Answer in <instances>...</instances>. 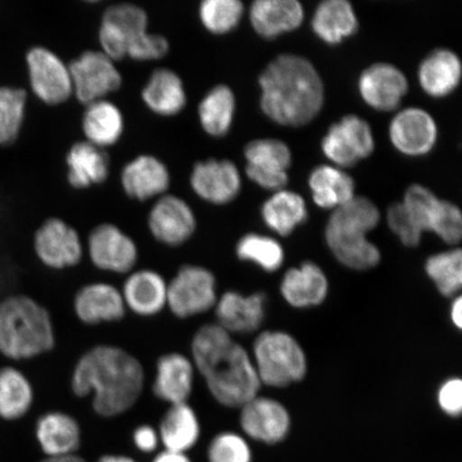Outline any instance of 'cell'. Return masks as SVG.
Returning a JSON list of instances; mask_svg holds the SVG:
<instances>
[{"label": "cell", "mask_w": 462, "mask_h": 462, "mask_svg": "<svg viewBox=\"0 0 462 462\" xmlns=\"http://www.w3.org/2000/svg\"><path fill=\"white\" fill-rule=\"evenodd\" d=\"M146 373L138 357L123 346L99 344L80 356L73 366L70 390L78 398L89 397L97 417L116 419L140 402Z\"/></svg>", "instance_id": "1"}, {"label": "cell", "mask_w": 462, "mask_h": 462, "mask_svg": "<svg viewBox=\"0 0 462 462\" xmlns=\"http://www.w3.org/2000/svg\"><path fill=\"white\" fill-rule=\"evenodd\" d=\"M189 356L213 400L240 409L257 396L260 386L252 356L217 323H206L190 339Z\"/></svg>", "instance_id": "2"}, {"label": "cell", "mask_w": 462, "mask_h": 462, "mask_svg": "<svg viewBox=\"0 0 462 462\" xmlns=\"http://www.w3.org/2000/svg\"><path fill=\"white\" fill-rule=\"evenodd\" d=\"M260 107L268 118L285 126H302L315 119L325 103L319 73L306 58L276 57L259 77Z\"/></svg>", "instance_id": "3"}, {"label": "cell", "mask_w": 462, "mask_h": 462, "mask_svg": "<svg viewBox=\"0 0 462 462\" xmlns=\"http://www.w3.org/2000/svg\"><path fill=\"white\" fill-rule=\"evenodd\" d=\"M57 344L53 318L36 299L15 294L0 303V354L26 361L50 354Z\"/></svg>", "instance_id": "4"}, {"label": "cell", "mask_w": 462, "mask_h": 462, "mask_svg": "<svg viewBox=\"0 0 462 462\" xmlns=\"http://www.w3.org/2000/svg\"><path fill=\"white\" fill-rule=\"evenodd\" d=\"M380 218L378 207L363 196H355L333 211L326 238L340 263L354 270H368L379 263V248L367 239V235L378 226Z\"/></svg>", "instance_id": "5"}, {"label": "cell", "mask_w": 462, "mask_h": 462, "mask_svg": "<svg viewBox=\"0 0 462 462\" xmlns=\"http://www.w3.org/2000/svg\"><path fill=\"white\" fill-rule=\"evenodd\" d=\"M253 362L260 383L284 388L302 380L308 369L302 346L284 332H263L253 346Z\"/></svg>", "instance_id": "6"}, {"label": "cell", "mask_w": 462, "mask_h": 462, "mask_svg": "<svg viewBox=\"0 0 462 462\" xmlns=\"http://www.w3.org/2000/svg\"><path fill=\"white\" fill-rule=\"evenodd\" d=\"M217 299L215 273L204 265L186 263L169 281L166 310L177 319H192L213 310Z\"/></svg>", "instance_id": "7"}, {"label": "cell", "mask_w": 462, "mask_h": 462, "mask_svg": "<svg viewBox=\"0 0 462 462\" xmlns=\"http://www.w3.org/2000/svg\"><path fill=\"white\" fill-rule=\"evenodd\" d=\"M86 252L96 269L115 275H128L137 268L140 259L135 241L113 224L92 229Z\"/></svg>", "instance_id": "8"}, {"label": "cell", "mask_w": 462, "mask_h": 462, "mask_svg": "<svg viewBox=\"0 0 462 462\" xmlns=\"http://www.w3.org/2000/svg\"><path fill=\"white\" fill-rule=\"evenodd\" d=\"M323 154L338 169L371 157L374 138L371 125L356 115H346L328 129L321 143Z\"/></svg>", "instance_id": "9"}, {"label": "cell", "mask_w": 462, "mask_h": 462, "mask_svg": "<svg viewBox=\"0 0 462 462\" xmlns=\"http://www.w3.org/2000/svg\"><path fill=\"white\" fill-rule=\"evenodd\" d=\"M34 253L44 267L65 271L79 267L85 247L77 230L60 218H50L34 234Z\"/></svg>", "instance_id": "10"}, {"label": "cell", "mask_w": 462, "mask_h": 462, "mask_svg": "<svg viewBox=\"0 0 462 462\" xmlns=\"http://www.w3.org/2000/svg\"><path fill=\"white\" fill-rule=\"evenodd\" d=\"M245 155L246 175L253 182L275 192L285 189L292 154L284 142L275 138L253 141L247 144Z\"/></svg>", "instance_id": "11"}, {"label": "cell", "mask_w": 462, "mask_h": 462, "mask_svg": "<svg viewBox=\"0 0 462 462\" xmlns=\"http://www.w3.org/2000/svg\"><path fill=\"white\" fill-rule=\"evenodd\" d=\"M72 88L86 104L100 101L121 85V75L111 58L100 51H86L70 67Z\"/></svg>", "instance_id": "12"}, {"label": "cell", "mask_w": 462, "mask_h": 462, "mask_svg": "<svg viewBox=\"0 0 462 462\" xmlns=\"http://www.w3.org/2000/svg\"><path fill=\"white\" fill-rule=\"evenodd\" d=\"M72 310L77 319L88 327L120 322L128 313L120 288L104 281L90 282L79 288Z\"/></svg>", "instance_id": "13"}, {"label": "cell", "mask_w": 462, "mask_h": 462, "mask_svg": "<svg viewBox=\"0 0 462 462\" xmlns=\"http://www.w3.org/2000/svg\"><path fill=\"white\" fill-rule=\"evenodd\" d=\"M196 377L198 372L189 355L179 351L165 352L155 362L152 394L167 406L189 402L194 393Z\"/></svg>", "instance_id": "14"}, {"label": "cell", "mask_w": 462, "mask_h": 462, "mask_svg": "<svg viewBox=\"0 0 462 462\" xmlns=\"http://www.w3.org/2000/svg\"><path fill=\"white\" fill-rule=\"evenodd\" d=\"M147 15L134 5H116L103 16L100 42L104 54L123 60L130 49L147 33Z\"/></svg>", "instance_id": "15"}, {"label": "cell", "mask_w": 462, "mask_h": 462, "mask_svg": "<svg viewBox=\"0 0 462 462\" xmlns=\"http://www.w3.org/2000/svg\"><path fill=\"white\" fill-rule=\"evenodd\" d=\"M239 424L245 438L274 446L289 435L291 419L279 402L255 396L240 408Z\"/></svg>", "instance_id": "16"}, {"label": "cell", "mask_w": 462, "mask_h": 462, "mask_svg": "<svg viewBox=\"0 0 462 462\" xmlns=\"http://www.w3.org/2000/svg\"><path fill=\"white\" fill-rule=\"evenodd\" d=\"M27 66L32 91L40 100L53 106L65 102L72 94L69 68L51 51L44 48L29 51Z\"/></svg>", "instance_id": "17"}, {"label": "cell", "mask_w": 462, "mask_h": 462, "mask_svg": "<svg viewBox=\"0 0 462 462\" xmlns=\"http://www.w3.org/2000/svg\"><path fill=\"white\" fill-rule=\"evenodd\" d=\"M194 212L186 201L176 196H165L150 211L148 227L161 245L179 247L187 244L196 231Z\"/></svg>", "instance_id": "18"}, {"label": "cell", "mask_w": 462, "mask_h": 462, "mask_svg": "<svg viewBox=\"0 0 462 462\" xmlns=\"http://www.w3.org/2000/svg\"><path fill=\"white\" fill-rule=\"evenodd\" d=\"M390 140L398 152L420 157L431 152L438 138V126L430 113L409 107L397 113L389 129Z\"/></svg>", "instance_id": "19"}, {"label": "cell", "mask_w": 462, "mask_h": 462, "mask_svg": "<svg viewBox=\"0 0 462 462\" xmlns=\"http://www.w3.org/2000/svg\"><path fill=\"white\" fill-rule=\"evenodd\" d=\"M169 281L159 271L135 269L125 275L120 291L126 310L142 318L158 316L167 309Z\"/></svg>", "instance_id": "20"}, {"label": "cell", "mask_w": 462, "mask_h": 462, "mask_svg": "<svg viewBox=\"0 0 462 462\" xmlns=\"http://www.w3.org/2000/svg\"><path fill=\"white\" fill-rule=\"evenodd\" d=\"M408 89L406 75L391 63H374L361 74L359 79L363 101L375 111H394L401 106Z\"/></svg>", "instance_id": "21"}, {"label": "cell", "mask_w": 462, "mask_h": 462, "mask_svg": "<svg viewBox=\"0 0 462 462\" xmlns=\"http://www.w3.org/2000/svg\"><path fill=\"white\" fill-rule=\"evenodd\" d=\"M34 436L45 457L78 454L83 432L79 420L61 410H51L37 420Z\"/></svg>", "instance_id": "22"}, {"label": "cell", "mask_w": 462, "mask_h": 462, "mask_svg": "<svg viewBox=\"0 0 462 462\" xmlns=\"http://www.w3.org/2000/svg\"><path fill=\"white\" fill-rule=\"evenodd\" d=\"M264 301L263 293L245 296L235 291L224 292L213 309L215 323L230 335L256 331L264 319Z\"/></svg>", "instance_id": "23"}, {"label": "cell", "mask_w": 462, "mask_h": 462, "mask_svg": "<svg viewBox=\"0 0 462 462\" xmlns=\"http://www.w3.org/2000/svg\"><path fill=\"white\" fill-rule=\"evenodd\" d=\"M190 184L200 199L224 205L240 193L241 177L233 162L209 160L196 164Z\"/></svg>", "instance_id": "24"}, {"label": "cell", "mask_w": 462, "mask_h": 462, "mask_svg": "<svg viewBox=\"0 0 462 462\" xmlns=\"http://www.w3.org/2000/svg\"><path fill=\"white\" fill-rule=\"evenodd\" d=\"M157 429L161 446L173 452L189 454L201 438L200 419L189 402L167 407Z\"/></svg>", "instance_id": "25"}, {"label": "cell", "mask_w": 462, "mask_h": 462, "mask_svg": "<svg viewBox=\"0 0 462 462\" xmlns=\"http://www.w3.org/2000/svg\"><path fill=\"white\" fill-rule=\"evenodd\" d=\"M250 17L254 31L265 39L296 31L304 21V9L297 0H257Z\"/></svg>", "instance_id": "26"}, {"label": "cell", "mask_w": 462, "mask_h": 462, "mask_svg": "<svg viewBox=\"0 0 462 462\" xmlns=\"http://www.w3.org/2000/svg\"><path fill=\"white\" fill-rule=\"evenodd\" d=\"M461 73V61L453 51L436 50L421 61L419 82L427 95L444 97L457 88Z\"/></svg>", "instance_id": "27"}, {"label": "cell", "mask_w": 462, "mask_h": 462, "mask_svg": "<svg viewBox=\"0 0 462 462\" xmlns=\"http://www.w3.org/2000/svg\"><path fill=\"white\" fill-rule=\"evenodd\" d=\"M328 288L327 276L322 270L313 263H305L300 268L287 271L281 291L289 304L303 309L325 301Z\"/></svg>", "instance_id": "28"}, {"label": "cell", "mask_w": 462, "mask_h": 462, "mask_svg": "<svg viewBox=\"0 0 462 462\" xmlns=\"http://www.w3.org/2000/svg\"><path fill=\"white\" fill-rule=\"evenodd\" d=\"M311 27L323 42L335 45L354 36L359 28L354 7L346 0H326L316 8Z\"/></svg>", "instance_id": "29"}, {"label": "cell", "mask_w": 462, "mask_h": 462, "mask_svg": "<svg viewBox=\"0 0 462 462\" xmlns=\"http://www.w3.org/2000/svg\"><path fill=\"white\" fill-rule=\"evenodd\" d=\"M123 186L131 198L147 200L165 192L170 186V173L158 159L142 155L125 166Z\"/></svg>", "instance_id": "30"}, {"label": "cell", "mask_w": 462, "mask_h": 462, "mask_svg": "<svg viewBox=\"0 0 462 462\" xmlns=\"http://www.w3.org/2000/svg\"><path fill=\"white\" fill-rule=\"evenodd\" d=\"M309 184L315 204L322 209H337L356 196L354 179L337 166H318Z\"/></svg>", "instance_id": "31"}, {"label": "cell", "mask_w": 462, "mask_h": 462, "mask_svg": "<svg viewBox=\"0 0 462 462\" xmlns=\"http://www.w3.org/2000/svg\"><path fill=\"white\" fill-rule=\"evenodd\" d=\"M34 391L27 375L13 366L0 369V418L17 420L31 411Z\"/></svg>", "instance_id": "32"}, {"label": "cell", "mask_w": 462, "mask_h": 462, "mask_svg": "<svg viewBox=\"0 0 462 462\" xmlns=\"http://www.w3.org/2000/svg\"><path fill=\"white\" fill-rule=\"evenodd\" d=\"M308 215L302 196L287 189L277 190L262 209L265 225L282 236L291 235L306 221Z\"/></svg>", "instance_id": "33"}, {"label": "cell", "mask_w": 462, "mask_h": 462, "mask_svg": "<svg viewBox=\"0 0 462 462\" xmlns=\"http://www.w3.org/2000/svg\"><path fill=\"white\" fill-rule=\"evenodd\" d=\"M143 99L154 113L172 116L182 111L187 97L180 78L167 69H160L150 78Z\"/></svg>", "instance_id": "34"}, {"label": "cell", "mask_w": 462, "mask_h": 462, "mask_svg": "<svg viewBox=\"0 0 462 462\" xmlns=\"http://www.w3.org/2000/svg\"><path fill=\"white\" fill-rule=\"evenodd\" d=\"M69 181L74 188L82 189L106 181L108 175V158L99 147L90 143H78L68 154Z\"/></svg>", "instance_id": "35"}, {"label": "cell", "mask_w": 462, "mask_h": 462, "mask_svg": "<svg viewBox=\"0 0 462 462\" xmlns=\"http://www.w3.org/2000/svg\"><path fill=\"white\" fill-rule=\"evenodd\" d=\"M83 129L88 143L99 148L111 146L123 133V116L113 103L102 100L91 103L84 116Z\"/></svg>", "instance_id": "36"}, {"label": "cell", "mask_w": 462, "mask_h": 462, "mask_svg": "<svg viewBox=\"0 0 462 462\" xmlns=\"http://www.w3.org/2000/svg\"><path fill=\"white\" fill-rule=\"evenodd\" d=\"M236 100L227 86L219 85L208 94L199 106L202 128L212 136H223L233 124Z\"/></svg>", "instance_id": "37"}, {"label": "cell", "mask_w": 462, "mask_h": 462, "mask_svg": "<svg viewBox=\"0 0 462 462\" xmlns=\"http://www.w3.org/2000/svg\"><path fill=\"white\" fill-rule=\"evenodd\" d=\"M236 252L239 259L256 263L268 273H273L284 263V250L279 242L262 235L245 236L236 245Z\"/></svg>", "instance_id": "38"}, {"label": "cell", "mask_w": 462, "mask_h": 462, "mask_svg": "<svg viewBox=\"0 0 462 462\" xmlns=\"http://www.w3.org/2000/svg\"><path fill=\"white\" fill-rule=\"evenodd\" d=\"M27 95L23 89L0 87V146L15 142L24 121Z\"/></svg>", "instance_id": "39"}, {"label": "cell", "mask_w": 462, "mask_h": 462, "mask_svg": "<svg viewBox=\"0 0 462 462\" xmlns=\"http://www.w3.org/2000/svg\"><path fill=\"white\" fill-rule=\"evenodd\" d=\"M426 273L443 296H455L462 285L461 250L457 248L431 256L427 260Z\"/></svg>", "instance_id": "40"}, {"label": "cell", "mask_w": 462, "mask_h": 462, "mask_svg": "<svg viewBox=\"0 0 462 462\" xmlns=\"http://www.w3.org/2000/svg\"><path fill=\"white\" fill-rule=\"evenodd\" d=\"M440 199L420 184H413L404 193L402 204L421 233L433 231L441 205Z\"/></svg>", "instance_id": "41"}, {"label": "cell", "mask_w": 462, "mask_h": 462, "mask_svg": "<svg viewBox=\"0 0 462 462\" xmlns=\"http://www.w3.org/2000/svg\"><path fill=\"white\" fill-rule=\"evenodd\" d=\"M244 14V4L239 0H206L199 9L202 24L208 31L217 34L233 31Z\"/></svg>", "instance_id": "42"}, {"label": "cell", "mask_w": 462, "mask_h": 462, "mask_svg": "<svg viewBox=\"0 0 462 462\" xmlns=\"http://www.w3.org/2000/svg\"><path fill=\"white\" fill-rule=\"evenodd\" d=\"M206 458L207 462H253V450L244 435L225 430L208 443Z\"/></svg>", "instance_id": "43"}, {"label": "cell", "mask_w": 462, "mask_h": 462, "mask_svg": "<svg viewBox=\"0 0 462 462\" xmlns=\"http://www.w3.org/2000/svg\"><path fill=\"white\" fill-rule=\"evenodd\" d=\"M388 224L402 245L409 247H415L420 245L421 240V231L410 217L402 202H395L388 210Z\"/></svg>", "instance_id": "44"}, {"label": "cell", "mask_w": 462, "mask_h": 462, "mask_svg": "<svg viewBox=\"0 0 462 462\" xmlns=\"http://www.w3.org/2000/svg\"><path fill=\"white\" fill-rule=\"evenodd\" d=\"M438 236L449 245L459 244L462 236V216L459 208L448 200H442L435 231Z\"/></svg>", "instance_id": "45"}, {"label": "cell", "mask_w": 462, "mask_h": 462, "mask_svg": "<svg viewBox=\"0 0 462 462\" xmlns=\"http://www.w3.org/2000/svg\"><path fill=\"white\" fill-rule=\"evenodd\" d=\"M169 42L158 34L146 33L132 46L128 55L136 60H154L166 55Z\"/></svg>", "instance_id": "46"}, {"label": "cell", "mask_w": 462, "mask_h": 462, "mask_svg": "<svg viewBox=\"0 0 462 462\" xmlns=\"http://www.w3.org/2000/svg\"><path fill=\"white\" fill-rule=\"evenodd\" d=\"M439 406L449 417H459L462 410V383L460 379H450L441 386L438 395Z\"/></svg>", "instance_id": "47"}, {"label": "cell", "mask_w": 462, "mask_h": 462, "mask_svg": "<svg viewBox=\"0 0 462 462\" xmlns=\"http://www.w3.org/2000/svg\"><path fill=\"white\" fill-rule=\"evenodd\" d=\"M133 446L142 454H157L161 440L157 427L150 424H141L132 432Z\"/></svg>", "instance_id": "48"}, {"label": "cell", "mask_w": 462, "mask_h": 462, "mask_svg": "<svg viewBox=\"0 0 462 462\" xmlns=\"http://www.w3.org/2000/svg\"><path fill=\"white\" fill-rule=\"evenodd\" d=\"M152 462H193L187 453L162 449L153 456Z\"/></svg>", "instance_id": "49"}, {"label": "cell", "mask_w": 462, "mask_h": 462, "mask_svg": "<svg viewBox=\"0 0 462 462\" xmlns=\"http://www.w3.org/2000/svg\"><path fill=\"white\" fill-rule=\"evenodd\" d=\"M96 462H140L129 455L108 453L100 456Z\"/></svg>", "instance_id": "50"}, {"label": "cell", "mask_w": 462, "mask_h": 462, "mask_svg": "<svg viewBox=\"0 0 462 462\" xmlns=\"http://www.w3.org/2000/svg\"><path fill=\"white\" fill-rule=\"evenodd\" d=\"M450 317H452V321L456 327L461 328L462 327V299L461 297H457L455 299V301L452 305V310H450Z\"/></svg>", "instance_id": "51"}, {"label": "cell", "mask_w": 462, "mask_h": 462, "mask_svg": "<svg viewBox=\"0 0 462 462\" xmlns=\"http://www.w3.org/2000/svg\"><path fill=\"white\" fill-rule=\"evenodd\" d=\"M40 462H88L79 454L61 456V457H45Z\"/></svg>", "instance_id": "52"}]
</instances>
